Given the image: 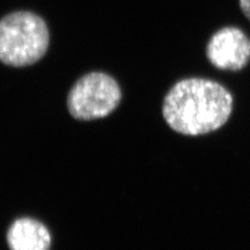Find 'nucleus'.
I'll return each mask as SVG.
<instances>
[{"instance_id": "3", "label": "nucleus", "mask_w": 250, "mask_h": 250, "mask_svg": "<svg viewBox=\"0 0 250 250\" xmlns=\"http://www.w3.org/2000/svg\"><path fill=\"white\" fill-rule=\"evenodd\" d=\"M121 98L120 85L114 77L104 72H90L73 84L67 97V107L74 119L91 121L112 114Z\"/></svg>"}, {"instance_id": "6", "label": "nucleus", "mask_w": 250, "mask_h": 250, "mask_svg": "<svg viewBox=\"0 0 250 250\" xmlns=\"http://www.w3.org/2000/svg\"><path fill=\"white\" fill-rule=\"evenodd\" d=\"M240 6L242 12L250 20V0H240Z\"/></svg>"}, {"instance_id": "1", "label": "nucleus", "mask_w": 250, "mask_h": 250, "mask_svg": "<svg viewBox=\"0 0 250 250\" xmlns=\"http://www.w3.org/2000/svg\"><path fill=\"white\" fill-rule=\"evenodd\" d=\"M232 104L231 94L219 83L186 78L176 83L164 99L163 117L174 131L195 137L223 126Z\"/></svg>"}, {"instance_id": "2", "label": "nucleus", "mask_w": 250, "mask_h": 250, "mask_svg": "<svg viewBox=\"0 0 250 250\" xmlns=\"http://www.w3.org/2000/svg\"><path fill=\"white\" fill-rule=\"evenodd\" d=\"M49 42L45 20L33 12H13L0 19V62L6 66L36 64L48 50Z\"/></svg>"}, {"instance_id": "4", "label": "nucleus", "mask_w": 250, "mask_h": 250, "mask_svg": "<svg viewBox=\"0 0 250 250\" xmlns=\"http://www.w3.org/2000/svg\"><path fill=\"white\" fill-rule=\"evenodd\" d=\"M207 57L218 69L239 71L250 61V40L238 27H224L209 39Z\"/></svg>"}, {"instance_id": "5", "label": "nucleus", "mask_w": 250, "mask_h": 250, "mask_svg": "<svg viewBox=\"0 0 250 250\" xmlns=\"http://www.w3.org/2000/svg\"><path fill=\"white\" fill-rule=\"evenodd\" d=\"M51 240L47 226L29 217L16 219L6 232L10 250H50Z\"/></svg>"}]
</instances>
